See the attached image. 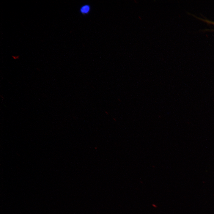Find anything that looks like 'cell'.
I'll return each instance as SVG.
<instances>
[{"label":"cell","mask_w":214,"mask_h":214,"mask_svg":"<svg viewBox=\"0 0 214 214\" xmlns=\"http://www.w3.org/2000/svg\"><path fill=\"white\" fill-rule=\"evenodd\" d=\"M89 7L88 5H85L81 8V11L83 13H87L89 12Z\"/></svg>","instance_id":"1"}]
</instances>
